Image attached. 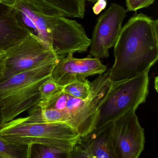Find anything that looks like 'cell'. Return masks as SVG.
<instances>
[{"instance_id": "obj_21", "label": "cell", "mask_w": 158, "mask_h": 158, "mask_svg": "<svg viewBox=\"0 0 158 158\" xmlns=\"http://www.w3.org/2000/svg\"><path fill=\"white\" fill-rule=\"evenodd\" d=\"M3 60L0 61V80L2 79V77L3 76V69H4V63Z\"/></svg>"}, {"instance_id": "obj_9", "label": "cell", "mask_w": 158, "mask_h": 158, "mask_svg": "<svg viewBox=\"0 0 158 158\" xmlns=\"http://www.w3.org/2000/svg\"><path fill=\"white\" fill-rule=\"evenodd\" d=\"M13 6L22 25L52 50V31L61 15L48 12L29 0H18Z\"/></svg>"}, {"instance_id": "obj_8", "label": "cell", "mask_w": 158, "mask_h": 158, "mask_svg": "<svg viewBox=\"0 0 158 158\" xmlns=\"http://www.w3.org/2000/svg\"><path fill=\"white\" fill-rule=\"evenodd\" d=\"M113 138L117 158H138L144 149V129L135 112H130L113 123Z\"/></svg>"}, {"instance_id": "obj_24", "label": "cell", "mask_w": 158, "mask_h": 158, "mask_svg": "<svg viewBox=\"0 0 158 158\" xmlns=\"http://www.w3.org/2000/svg\"><path fill=\"white\" fill-rule=\"evenodd\" d=\"M86 1H87L89 2H91V3H96V2L98 1V0H86Z\"/></svg>"}, {"instance_id": "obj_1", "label": "cell", "mask_w": 158, "mask_h": 158, "mask_svg": "<svg viewBox=\"0 0 158 158\" xmlns=\"http://www.w3.org/2000/svg\"><path fill=\"white\" fill-rule=\"evenodd\" d=\"M115 60L110 68L111 80L135 77L158 60V21L143 13L135 14L122 27L114 47Z\"/></svg>"}, {"instance_id": "obj_13", "label": "cell", "mask_w": 158, "mask_h": 158, "mask_svg": "<svg viewBox=\"0 0 158 158\" xmlns=\"http://www.w3.org/2000/svg\"><path fill=\"white\" fill-rule=\"evenodd\" d=\"M49 13L59 14L66 17L83 18L86 0H29Z\"/></svg>"}, {"instance_id": "obj_23", "label": "cell", "mask_w": 158, "mask_h": 158, "mask_svg": "<svg viewBox=\"0 0 158 158\" xmlns=\"http://www.w3.org/2000/svg\"><path fill=\"white\" fill-rule=\"evenodd\" d=\"M5 58V54H0V61L3 60Z\"/></svg>"}, {"instance_id": "obj_16", "label": "cell", "mask_w": 158, "mask_h": 158, "mask_svg": "<svg viewBox=\"0 0 158 158\" xmlns=\"http://www.w3.org/2000/svg\"><path fill=\"white\" fill-rule=\"evenodd\" d=\"M28 145L10 144L0 137V158H28Z\"/></svg>"}, {"instance_id": "obj_7", "label": "cell", "mask_w": 158, "mask_h": 158, "mask_svg": "<svg viewBox=\"0 0 158 158\" xmlns=\"http://www.w3.org/2000/svg\"><path fill=\"white\" fill-rule=\"evenodd\" d=\"M126 15V11L123 7L111 3L99 17L90 39L91 56L99 59L109 57V50L117 41Z\"/></svg>"}, {"instance_id": "obj_12", "label": "cell", "mask_w": 158, "mask_h": 158, "mask_svg": "<svg viewBox=\"0 0 158 158\" xmlns=\"http://www.w3.org/2000/svg\"><path fill=\"white\" fill-rule=\"evenodd\" d=\"M29 34L18 21L14 6L0 2V54H5Z\"/></svg>"}, {"instance_id": "obj_3", "label": "cell", "mask_w": 158, "mask_h": 158, "mask_svg": "<svg viewBox=\"0 0 158 158\" xmlns=\"http://www.w3.org/2000/svg\"><path fill=\"white\" fill-rule=\"evenodd\" d=\"M0 137L14 145L42 144L60 149L68 154L82 139L77 131L67 124L35 123L24 117L4 124L0 128Z\"/></svg>"}, {"instance_id": "obj_20", "label": "cell", "mask_w": 158, "mask_h": 158, "mask_svg": "<svg viewBox=\"0 0 158 158\" xmlns=\"http://www.w3.org/2000/svg\"><path fill=\"white\" fill-rule=\"evenodd\" d=\"M1 2L7 5L14 6L18 0H1Z\"/></svg>"}, {"instance_id": "obj_14", "label": "cell", "mask_w": 158, "mask_h": 158, "mask_svg": "<svg viewBox=\"0 0 158 158\" xmlns=\"http://www.w3.org/2000/svg\"><path fill=\"white\" fill-rule=\"evenodd\" d=\"M64 86L55 82L52 75L45 80L40 87V102L38 107L47 109L52 106L63 91Z\"/></svg>"}, {"instance_id": "obj_17", "label": "cell", "mask_w": 158, "mask_h": 158, "mask_svg": "<svg viewBox=\"0 0 158 158\" xmlns=\"http://www.w3.org/2000/svg\"><path fill=\"white\" fill-rule=\"evenodd\" d=\"M91 88V82L86 78L75 81L64 86L63 91L72 97L85 99L90 94Z\"/></svg>"}, {"instance_id": "obj_22", "label": "cell", "mask_w": 158, "mask_h": 158, "mask_svg": "<svg viewBox=\"0 0 158 158\" xmlns=\"http://www.w3.org/2000/svg\"><path fill=\"white\" fill-rule=\"evenodd\" d=\"M2 126V113L1 109L0 108V128Z\"/></svg>"}, {"instance_id": "obj_5", "label": "cell", "mask_w": 158, "mask_h": 158, "mask_svg": "<svg viewBox=\"0 0 158 158\" xmlns=\"http://www.w3.org/2000/svg\"><path fill=\"white\" fill-rule=\"evenodd\" d=\"M149 71L129 79L112 81L108 96L100 107L95 130L113 123L126 114L135 112L145 102L149 92Z\"/></svg>"}, {"instance_id": "obj_6", "label": "cell", "mask_w": 158, "mask_h": 158, "mask_svg": "<svg viewBox=\"0 0 158 158\" xmlns=\"http://www.w3.org/2000/svg\"><path fill=\"white\" fill-rule=\"evenodd\" d=\"M57 54L31 34L5 54L3 76L0 80L34 67Z\"/></svg>"}, {"instance_id": "obj_25", "label": "cell", "mask_w": 158, "mask_h": 158, "mask_svg": "<svg viewBox=\"0 0 158 158\" xmlns=\"http://www.w3.org/2000/svg\"><path fill=\"white\" fill-rule=\"evenodd\" d=\"M0 2H1V0H0Z\"/></svg>"}, {"instance_id": "obj_2", "label": "cell", "mask_w": 158, "mask_h": 158, "mask_svg": "<svg viewBox=\"0 0 158 158\" xmlns=\"http://www.w3.org/2000/svg\"><path fill=\"white\" fill-rule=\"evenodd\" d=\"M61 57L57 55L49 58L28 70L0 80L2 126L37 107L40 98V87L52 75Z\"/></svg>"}, {"instance_id": "obj_4", "label": "cell", "mask_w": 158, "mask_h": 158, "mask_svg": "<svg viewBox=\"0 0 158 158\" xmlns=\"http://www.w3.org/2000/svg\"><path fill=\"white\" fill-rule=\"evenodd\" d=\"M110 76V69L91 82L90 94L86 98H77L63 91L49 108L65 112L71 119L73 128L81 137L86 136L96 128L100 107L111 86Z\"/></svg>"}, {"instance_id": "obj_15", "label": "cell", "mask_w": 158, "mask_h": 158, "mask_svg": "<svg viewBox=\"0 0 158 158\" xmlns=\"http://www.w3.org/2000/svg\"><path fill=\"white\" fill-rule=\"evenodd\" d=\"M28 146V158H67L68 157V153L60 149L39 144H33Z\"/></svg>"}, {"instance_id": "obj_11", "label": "cell", "mask_w": 158, "mask_h": 158, "mask_svg": "<svg viewBox=\"0 0 158 158\" xmlns=\"http://www.w3.org/2000/svg\"><path fill=\"white\" fill-rule=\"evenodd\" d=\"M77 149L79 158H117L113 138V123L82 137Z\"/></svg>"}, {"instance_id": "obj_10", "label": "cell", "mask_w": 158, "mask_h": 158, "mask_svg": "<svg viewBox=\"0 0 158 158\" xmlns=\"http://www.w3.org/2000/svg\"><path fill=\"white\" fill-rule=\"evenodd\" d=\"M73 55V53H69L61 57L52 73L55 82L63 86L91 76L99 75L107 71V66L98 58H92L90 55L77 59Z\"/></svg>"}, {"instance_id": "obj_19", "label": "cell", "mask_w": 158, "mask_h": 158, "mask_svg": "<svg viewBox=\"0 0 158 158\" xmlns=\"http://www.w3.org/2000/svg\"><path fill=\"white\" fill-rule=\"evenodd\" d=\"M107 6L106 0H98L93 8V12L95 14L98 15Z\"/></svg>"}, {"instance_id": "obj_18", "label": "cell", "mask_w": 158, "mask_h": 158, "mask_svg": "<svg viewBox=\"0 0 158 158\" xmlns=\"http://www.w3.org/2000/svg\"><path fill=\"white\" fill-rule=\"evenodd\" d=\"M155 0H126L127 10L136 11L139 10L147 8L152 4Z\"/></svg>"}]
</instances>
